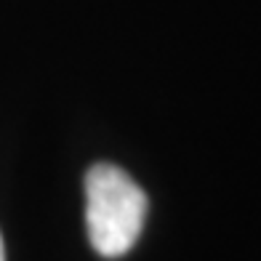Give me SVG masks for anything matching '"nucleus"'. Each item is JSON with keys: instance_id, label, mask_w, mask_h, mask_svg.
<instances>
[{"instance_id": "nucleus-1", "label": "nucleus", "mask_w": 261, "mask_h": 261, "mask_svg": "<svg viewBox=\"0 0 261 261\" xmlns=\"http://www.w3.org/2000/svg\"><path fill=\"white\" fill-rule=\"evenodd\" d=\"M149 200L130 176L112 163H96L86 173V224L93 251L120 258L136 245Z\"/></svg>"}, {"instance_id": "nucleus-2", "label": "nucleus", "mask_w": 261, "mask_h": 261, "mask_svg": "<svg viewBox=\"0 0 261 261\" xmlns=\"http://www.w3.org/2000/svg\"><path fill=\"white\" fill-rule=\"evenodd\" d=\"M0 261H6V248H3V237H0Z\"/></svg>"}]
</instances>
